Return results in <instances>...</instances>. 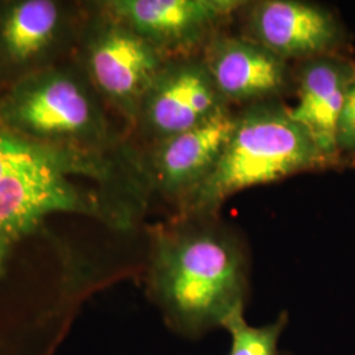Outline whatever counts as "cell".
I'll list each match as a JSON object with an SVG mask.
<instances>
[{"instance_id": "obj_1", "label": "cell", "mask_w": 355, "mask_h": 355, "mask_svg": "<svg viewBox=\"0 0 355 355\" xmlns=\"http://www.w3.org/2000/svg\"><path fill=\"white\" fill-rule=\"evenodd\" d=\"M146 293L166 325L199 338L245 308L249 255L241 237L216 218H186L149 232Z\"/></svg>"}, {"instance_id": "obj_2", "label": "cell", "mask_w": 355, "mask_h": 355, "mask_svg": "<svg viewBox=\"0 0 355 355\" xmlns=\"http://www.w3.org/2000/svg\"><path fill=\"white\" fill-rule=\"evenodd\" d=\"M325 170L334 167L282 101L248 105L236 112V125L215 170L178 207V217L216 218L221 205L240 191Z\"/></svg>"}, {"instance_id": "obj_3", "label": "cell", "mask_w": 355, "mask_h": 355, "mask_svg": "<svg viewBox=\"0 0 355 355\" xmlns=\"http://www.w3.org/2000/svg\"><path fill=\"white\" fill-rule=\"evenodd\" d=\"M107 105L74 57L0 89V123L40 144L99 154H124Z\"/></svg>"}, {"instance_id": "obj_4", "label": "cell", "mask_w": 355, "mask_h": 355, "mask_svg": "<svg viewBox=\"0 0 355 355\" xmlns=\"http://www.w3.org/2000/svg\"><path fill=\"white\" fill-rule=\"evenodd\" d=\"M73 57L107 108L130 132L145 94L168 60L98 1L85 4Z\"/></svg>"}, {"instance_id": "obj_5", "label": "cell", "mask_w": 355, "mask_h": 355, "mask_svg": "<svg viewBox=\"0 0 355 355\" xmlns=\"http://www.w3.org/2000/svg\"><path fill=\"white\" fill-rule=\"evenodd\" d=\"M83 13L61 0L0 1V89L71 58Z\"/></svg>"}, {"instance_id": "obj_6", "label": "cell", "mask_w": 355, "mask_h": 355, "mask_svg": "<svg viewBox=\"0 0 355 355\" xmlns=\"http://www.w3.org/2000/svg\"><path fill=\"white\" fill-rule=\"evenodd\" d=\"M228 108L200 54L168 58L142 99L132 133L146 148Z\"/></svg>"}, {"instance_id": "obj_7", "label": "cell", "mask_w": 355, "mask_h": 355, "mask_svg": "<svg viewBox=\"0 0 355 355\" xmlns=\"http://www.w3.org/2000/svg\"><path fill=\"white\" fill-rule=\"evenodd\" d=\"M105 11L130 26L166 58L196 55L245 8L242 0H103Z\"/></svg>"}, {"instance_id": "obj_8", "label": "cell", "mask_w": 355, "mask_h": 355, "mask_svg": "<svg viewBox=\"0 0 355 355\" xmlns=\"http://www.w3.org/2000/svg\"><path fill=\"white\" fill-rule=\"evenodd\" d=\"M246 37L290 62L345 54L352 36L338 13L302 0H261L246 6Z\"/></svg>"}, {"instance_id": "obj_9", "label": "cell", "mask_w": 355, "mask_h": 355, "mask_svg": "<svg viewBox=\"0 0 355 355\" xmlns=\"http://www.w3.org/2000/svg\"><path fill=\"white\" fill-rule=\"evenodd\" d=\"M236 110L228 108L173 137L139 152V165L148 190L178 207L212 174L236 125Z\"/></svg>"}, {"instance_id": "obj_10", "label": "cell", "mask_w": 355, "mask_h": 355, "mask_svg": "<svg viewBox=\"0 0 355 355\" xmlns=\"http://www.w3.org/2000/svg\"><path fill=\"white\" fill-rule=\"evenodd\" d=\"M230 107L280 101L293 86L290 62L246 36L220 32L200 53Z\"/></svg>"}, {"instance_id": "obj_11", "label": "cell", "mask_w": 355, "mask_h": 355, "mask_svg": "<svg viewBox=\"0 0 355 355\" xmlns=\"http://www.w3.org/2000/svg\"><path fill=\"white\" fill-rule=\"evenodd\" d=\"M355 60L350 55H324L297 64L293 71L296 104L292 119L316 142L334 170H341L336 130L347 87L353 79Z\"/></svg>"}, {"instance_id": "obj_12", "label": "cell", "mask_w": 355, "mask_h": 355, "mask_svg": "<svg viewBox=\"0 0 355 355\" xmlns=\"http://www.w3.org/2000/svg\"><path fill=\"white\" fill-rule=\"evenodd\" d=\"M287 324L288 313L282 312L271 324L254 328L245 320V308L234 311L223 324L232 338L228 355H278V343Z\"/></svg>"}, {"instance_id": "obj_13", "label": "cell", "mask_w": 355, "mask_h": 355, "mask_svg": "<svg viewBox=\"0 0 355 355\" xmlns=\"http://www.w3.org/2000/svg\"><path fill=\"white\" fill-rule=\"evenodd\" d=\"M336 146L341 167L347 168L355 166V71L338 117Z\"/></svg>"}]
</instances>
